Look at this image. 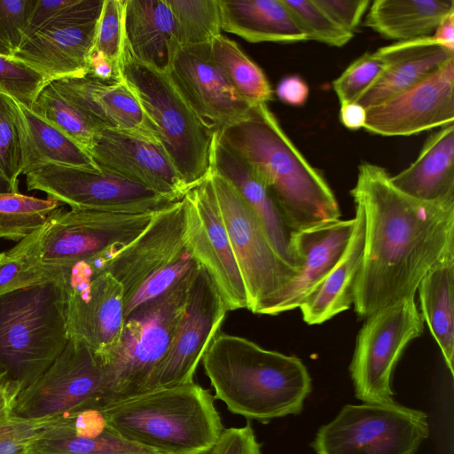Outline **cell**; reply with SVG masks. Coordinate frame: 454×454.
<instances>
[{
    "mask_svg": "<svg viewBox=\"0 0 454 454\" xmlns=\"http://www.w3.org/2000/svg\"><path fill=\"white\" fill-rule=\"evenodd\" d=\"M387 171L358 166L350 190L365 219L364 251L353 304L360 318L414 297L433 265L454 247V202L430 204L398 191Z\"/></svg>",
    "mask_w": 454,
    "mask_h": 454,
    "instance_id": "1",
    "label": "cell"
},
{
    "mask_svg": "<svg viewBox=\"0 0 454 454\" xmlns=\"http://www.w3.org/2000/svg\"><path fill=\"white\" fill-rule=\"evenodd\" d=\"M216 137L263 180L292 232L340 219L328 183L288 137L267 103L254 104L243 121L216 131Z\"/></svg>",
    "mask_w": 454,
    "mask_h": 454,
    "instance_id": "2",
    "label": "cell"
},
{
    "mask_svg": "<svg viewBox=\"0 0 454 454\" xmlns=\"http://www.w3.org/2000/svg\"><path fill=\"white\" fill-rule=\"evenodd\" d=\"M201 360L215 399L231 413L262 424L301 413L311 391V378L300 358L240 336L218 332Z\"/></svg>",
    "mask_w": 454,
    "mask_h": 454,
    "instance_id": "3",
    "label": "cell"
},
{
    "mask_svg": "<svg viewBox=\"0 0 454 454\" xmlns=\"http://www.w3.org/2000/svg\"><path fill=\"white\" fill-rule=\"evenodd\" d=\"M99 410L122 439L155 454H209L224 429L214 395L194 381L148 390Z\"/></svg>",
    "mask_w": 454,
    "mask_h": 454,
    "instance_id": "4",
    "label": "cell"
},
{
    "mask_svg": "<svg viewBox=\"0 0 454 454\" xmlns=\"http://www.w3.org/2000/svg\"><path fill=\"white\" fill-rule=\"evenodd\" d=\"M119 72L187 189L201 184L212 170L216 130L196 114L167 71L136 59L126 42Z\"/></svg>",
    "mask_w": 454,
    "mask_h": 454,
    "instance_id": "5",
    "label": "cell"
},
{
    "mask_svg": "<svg viewBox=\"0 0 454 454\" xmlns=\"http://www.w3.org/2000/svg\"><path fill=\"white\" fill-rule=\"evenodd\" d=\"M68 340L59 279L0 295V369L20 390L49 368Z\"/></svg>",
    "mask_w": 454,
    "mask_h": 454,
    "instance_id": "6",
    "label": "cell"
},
{
    "mask_svg": "<svg viewBox=\"0 0 454 454\" xmlns=\"http://www.w3.org/2000/svg\"><path fill=\"white\" fill-rule=\"evenodd\" d=\"M198 267L164 294L127 315L117 345L104 357L97 356L103 373V406L145 392L172 345Z\"/></svg>",
    "mask_w": 454,
    "mask_h": 454,
    "instance_id": "7",
    "label": "cell"
},
{
    "mask_svg": "<svg viewBox=\"0 0 454 454\" xmlns=\"http://www.w3.org/2000/svg\"><path fill=\"white\" fill-rule=\"evenodd\" d=\"M247 296V309L266 315L298 271L273 248L260 220L239 191L213 168L208 176Z\"/></svg>",
    "mask_w": 454,
    "mask_h": 454,
    "instance_id": "8",
    "label": "cell"
},
{
    "mask_svg": "<svg viewBox=\"0 0 454 454\" xmlns=\"http://www.w3.org/2000/svg\"><path fill=\"white\" fill-rule=\"evenodd\" d=\"M428 435L422 411L395 401L364 403L343 406L311 445L316 454H414Z\"/></svg>",
    "mask_w": 454,
    "mask_h": 454,
    "instance_id": "9",
    "label": "cell"
},
{
    "mask_svg": "<svg viewBox=\"0 0 454 454\" xmlns=\"http://www.w3.org/2000/svg\"><path fill=\"white\" fill-rule=\"evenodd\" d=\"M112 255L108 250L55 268L65 292L68 338L84 342L98 358L117 345L126 318L123 289L104 270Z\"/></svg>",
    "mask_w": 454,
    "mask_h": 454,
    "instance_id": "10",
    "label": "cell"
},
{
    "mask_svg": "<svg viewBox=\"0 0 454 454\" xmlns=\"http://www.w3.org/2000/svg\"><path fill=\"white\" fill-rule=\"evenodd\" d=\"M156 212L126 214L61 207L34 232L38 261L45 268H59L120 249L148 226Z\"/></svg>",
    "mask_w": 454,
    "mask_h": 454,
    "instance_id": "11",
    "label": "cell"
},
{
    "mask_svg": "<svg viewBox=\"0 0 454 454\" xmlns=\"http://www.w3.org/2000/svg\"><path fill=\"white\" fill-rule=\"evenodd\" d=\"M423 329L424 320L414 297L403 299L365 319L349 365L357 399L375 403L394 402L393 370L408 343Z\"/></svg>",
    "mask_w": 454,
    "mask_h": 454,
    "instance_id": "12",
    "label": "cell"
},
{
    "mask_svg": "<svg viewBox=\"0 0 454 454\" xmlns=\"http://www.w3.org/2000/svg\"><path fill=\"white\" fill-rule=\"evenodd\" d=\"M103 405V373L98 358L84 342L69 339L49 368L19 392L11 417L38 419Z\"/></svg>",
    "mask_w": 454,
    "mask_h": 454,
    "instance_id": "13",
    "label": "cell"
},
{
    "mask_svg": "<svg viewBox=\"0 0 454 454\" xmlns=\"http://www.w3.org/2000/svg\"><path fill=\"white\" fill-rule=\"evenodd\" d=\"M28 191H40L70 208L126 214L159 211L172 201L114 172L47 164L26 175Z\"/></svg>",
    "mask_w": 454,
    "mask_h": 454,
    "instance_id": "14",
    "label": "cell"
},
{
    "mask_svg": "<svg viewBox=\"0 0 454 454\" xmlns=\"http://www.w3.org/2000/svg\"><path fill=\"white\" fill-rule=\"evenodd\" d=\"M183 200L186 248L211 276L228 311L247 309L246 288L209 177Z\"/></svg>",
    "mask_w": 454,
    "mask_h": 454,
    "instance_id": "15",
    "label": "cell"
},
{
    "mask_svg": "<svg viewBox=\"0 0 454 454\" xmlns=\"http://www.w3.org/2000/svg\"><path fill=\"white\" fill-rule=\"evenodd\" d=\"M227 311L215 283L200 265L190 284L184 315L172 345L145 392L193 382L199 362L219 332Z\"/></svg>",
    "mask_w": 454,
    "mask_h": 454,
    "instance_id": "16",
    "label": "cell"
},
{
    "mask_svg": "<svg viewBox=\"0 0 454 454\" xmlns=\"http://www.w3.org/2000/svg\"><path fill=\"white\" fill-rule=\"evenodd\" d=\"M454 121V59L434 73L366 109L364 129L384 137L415 135Z\"/></svg>",
    "mask_w": 454,
    "mask_h": 454,
    "instance_id": "17",
    "label": "cell"
},
{
    "mask_svg": "<svg viewBox=\"0 0 454 454\" xmlns=\"http://www.w3.org/2000/svg\"><path fill=\"white\" fill-rule=\"evenodd\" d=\"M208 43L178 46L167 72L196 114L218 131L243 121L254 104L211 60Z\"/></svg>",
    "mask_w": 454,
    "mask_h": 454,
    "instance_id": "18",
    "label": "cell"
},
{
    "mask_svg": "<svg viewBox=\"0 0 454 454\" xmlns=\"http://www.w3.org/2000/svg\"><path fill=\"white\" fill-rule=\"evenodd\" d=\"M184 231L182 199L157 211L148 226L107 261L104 270L121 286L125 305L147 278L187 250Z\"/></svg>",
    "mask_w": 454,
    "mask_h": 454,
    "instance_id": "19",
    "label": "cell"
},
{
    "mask_svg": "<svg viewBox=\"0 0 454 454\" xmlns=\"http://www.w3.org/2000/svg\"><path fill=\"white\" fill-rule=\"evenodd\" d=\"M99 168L114 172L177 201L189 191L160 144L99 129L88 151Z\"/></svg>",
    "mask_w": 454,
    "mask_h": 454,
    "instance_id": "20",
    "label": "cell"
},
{
    "mask_svg": "<svg viewBox=\"0 0 454 454\" xmlns=\"http://www.w3.org/2000/svg\"><path fill=\"white\" fill-rule=\"evenodd\" d=\"M51 83L98 129L127 133L160 144L155 130L121 75L115 81L106 82L86 74Z\"/></svg>",
    "mask_w": 454,
    "mask_h": 454,
    "instance_id": "21",
    "label": "cell"
},
{
    "mask_svg": "<svg viewBox=\"0 0 454 454\" xmlns=\"http://www.w3.org/2000/svg\"><path fill=\"white\" fill-rule=\"evenodd\" d=\"M355 219L338 220L317 228L292 232L291 248L299 271L273 301L266 315L275 316L302 304L342 256Z\"/></svg>",
    "mask_w": 454,
    "mask_h": 454,
    "instance_id": "22",
    "label": "cell"
},
{
    "mask_svg": "<svg viewBox=\"0 0 454 454\" xmlns=\"http://www.w3.org/2000/svg\"><path fill=\"white\" fill-rule=\"evenodd\" d=\"M98 20L41 29L25 41L12 57L37 71L48 83L86 75Z\"/></svg>",
    "mask_w": 454,
    "mask_h": 454,
    "instance_id": "23",
    "label": "cell"
},
{
    "mask_svg": "<svg viewBox=\"0 0 454 454\" xmlns=\"http://www.w3.org/2000/svg\"><path fill=\"white\" fill-rule=\"evenodd\" d=\"M26 454L155 453L128 442L108 425L99 409H89L54 417Z\"/></svg>",
    "mask_w": 454,
    "mask_h": 454,
    "instance_id": "24",
    "label": "cell"
},
{
    "mask_svg": "<svg viewBox=\"0 0 454 454\" xmlns=\"http://www.w3.org/2000/svg\"><path fill=\"white\" fill-rule=\"evenodd\" d=\"M376 51L384 59L385 68L376 82L356 101L366 109L421 82L454 59V51L432 35L400 41Z\"/></svg>",
    "mask_w": 454,
    "mask_h": 454,
    "instance_id": "25",
    "label": "cell"
},
{
    "mask_svg": "<svg viewBox=\"0 0 454 454\" xmlns=\"http://www.w3.org/2000/svg\"><path fill=\"white\" fill-rule=\"evenodd\" d=\"M212 168L231 181L260 220L280 258L299 271L291 248L292 231L263 180L239 154L221 143L215 132L212 153Z\"/></svg>",
    "mask_w": 454,
    "mask_h": 454,
    "instance_id": "26",
    "label": "cell"
},
{
    "mask_svg": "<svg viewBox=\"0 0 454 454\" xmlns=\"http://www.w3.org/2000/svg\"><path fill=\"white\" fill-rule=\"evenodd\" d=\"M406 196L430 204L454 202V123L441 127L425 141L417 159L390 176Z\"/></svg>",
    "mask_w": 454,
    "mask_h": 454,
    "instance_id": "27",
    "label": "cell"
},
{
    "mask_svg": "<svg viewBox=\"0 0 454 454\" xmlns=\"http://www.w3.org/2000/svg\"><path fill=\"white\" fill-rule=\"evenodd\" d=\"M356 206L355 225L348 244L336 265L323 282L302 302L303 321L320 325L348 309L353 304L356 279L361 270L365 239V219Z\"/></svg>",
    "mask_w": 454,
    "mask_h": 454,
    "instance_id": "28",
    "label": "cell"
},
{
    "mask_svg": "<svg viewBox=\"0 0 454 454\" xmlns=\"http://www.w3.org/2000/svg\"><path fill=\"white\" fill-rule=\"evenodd\" d=\"M124 32L136 59L168 71L178 44L166 0H125Z\"/></svg>",
    "mask_w": 454,
    "mask_h": 454,
    "instance_id": "29",
    "label": "cell"
},
{
    "mask_svg": "<svg viewBox=\"0 0 454 454\" xmlns=\"http://www.w3.org/2000/svg\"><path fill=\"white\" fill-rule=\"evenodd\" d=\"M222 30L250 43L308 41L282 0H218Z\"/></svg>",
    "mask_w": 454,
    "mask_h": 454,
    "instance_id": "30",
    "label": "cell"
},
{
    "mask_svg": "<svg viewBox=\"0 0 454 454\" xmlns=\"http://www.w3.org/2000/svg\"><path fill=\"white\" fill-rule=\"evenodd\" d=\"M15 101L22 137L23 175L47 164L100 170L85 149L31 108Z\"/></svg>",
    "mask_w": 454,
    "mask_h": 454,
    "instance_id": "31",
    "label": "cell"
},
{
    "mask_svg": "<svg viewBox=\"0 0 454 454\" xmlns=\"http://www.w3.org/2000/svg\"><path fill=\"white\" fill-rule=\"evenodd\" d=\"M452 11L453 0H375L364 26L387 39L413 40L432 35Z\"/></svg>",
    "mask_w": 454,
    "mask_h": 454,
    "instance_id": "32",
    "label": "cell"
},
{
    "mask_svg": "<svg viewBox=\"0 0 454 454\" xmlns=\"http://www.w3.org/2000/svg\"><path fill=\"white\" fill-rule=\"evenodd\" d=\"M422 318L454 375V247L448 250L420 281Z\"/></svg>",
    "mask_w": 454,
    "mask_h": 454,
    "instance_id": "33",
    "label": "cell"
},
{
    "mask_svg": "<svg viewBox=\"0 0 454 454\" xmlns=\"http://www.w3.org/2000/svg\"><path fill=\"white\" fill-rule=\"evenodd\" d=\"M208 48L211 60L242 98L252 104L272 100L273 90L266 74L235 41L221 34Z\"/></svg>",
    "mask_w": 454,
    "mask_h": 454,
    "instance_id": "34",
    "label": "cell"
},
{
    "mask_svg": "<svg viewBox=\"0 0 454 454\" xmlns=\"http://www.w3.org/2000/svg\"><path fill=\"white\" fill-rule=\"evenodd\" d=\"M63 204L47 197L0 193V239L19 242L43 227Z\"/></svg>",
    "mask_w": 454,
    "mask_h": 454,
    "instance_id": "35",
    "label": "cell"
},
{
    "mask_svg": "<svg viewBox=\"0 0 454 454\" xmlns=\"http://www.w3.org/2000/svg\"><path fill=\"white\" fill-rule=\"evenodd\" d=\"M172 13L178 46L210 43L221 35L218 0H166Z\"/></svg>",
    "mask_w": 454,
    "mask_h": 454,
    "instance_id": "36",
    "label": "cell"
},
{
    "mask_svg": "<svg viewBox=\"0 0 454 454\" xmlns=\"http://www.w3.org/2000/svg\"><path fill=\"white\" fill-rule=\"evenodd\" d=\"M31 109L87 152L92 146L99 129L66 99L51 82L41 90Z\"/></svg>",
    "mask_w": 454,
    "mask_h": 454,
    "instance_id": "37",
    "label": "cell"
},
{
    "mask_svg": "<svg viewBox=\"0 0 454 454\" xmlns=\"http://www.w3.org/2000/svg\"><path fill=\"white\" fill-rule=\"evenodd\" d=\"M51 280L38 261L34 232L0 253V295Z\"/></svg>",
    "mask_w": 454,
    "mask_h": 454,
    "instance_id": "38",
    "label": "cell"
},
{
    "mask_svg": "<svg viewBox=\"0 0 454 454\" xmlns=\"http://www.w3.org/2000/svg\"><path fill=\"white\" fill-rule=\"evenodd\" d=\"M103 4L104 0H36L23 43L46 27L98 20Z\"/></svg>",
    "mask_w": 454,
    "mask_h": 454,
    "instance_id": "39",
    "label": "cell"
},
{
    "mask_svg": "<svg viewBox=\"0 0 454 454\" xmlns=\"http://www.w3.org/2000/svg\"><path fill=\"white\" fill-rule=\"evenodd\" d=\"M23 148L16 101L0 92V169L18 188L23 174Z\"/></svg>",
    "mask_w": 454,
    "mask_h": 454,
    "instance_id": "40",
    "label": "cell"
},
{
    "mask_svg": "<svg viewBox=\"0 0 454 454\" xmlns=\"http://www.w3.org/2000/svg\"><path fill=\"white\" fill-rule=\"evenodd\" d=\"M307 40H314L330 46L340 47L348 43L354 34L339 27L313 0H282Z\"/></svg>",
    "mask_w": 454,
    "mask_h": 454,
    "instance_id": "41",
    "label": "cell"
},
{
    "mask_svg": "<svg viewBox=\"0 0 454 454\" xmlns=\"http://www.w3.org/2000/svg\"><path fill=\"white\" fill-rule=\"evenodd\" d=\"M385 61L377 51L365 52L354 60L333 82V89L340 104L356 102L380 78Z\"/></svg>",
    "mask_w": 454,
    "mask_h": 454,
    "instance_id": "42",
    "label": "cell"
},
{
    "mask_svg": "<svg viewBox=\"0 0 454 454\" xmlns=\"http://www.w3.org/2000/svg\"><path fill=\"white\" fill-rule=\"evenodd\" d=\"M47 83L44 77L29 66L12 56L0 54V92L31 108Z\"/></svg>",
    "mask_w": 454,
    "mask_h": 454,
    "instance_id": "43",
    "label": "cell"
},
{
    "mask_svg": "<svg viewBox=\"0 0 454 454\" xmlns=\"http://www.w3.org/2000/svg\"><path fill=\"white\" fill-rule=\"evenodd\" d=\"M124 10L125 0H104L93 49L118 67L126 42Z\"/></svg>",
    "mask_w": 454,
    "mask_h": 454,
    "instance_id": "44",
    "label": "cell"
},
{
    "mask_svg": "<svg viewBox=\"0 0 454 454\" xmlns=\"http://www.w3.org/2000/svg\"><path fill=\"white\" fill-rule=\"evenodd\" d=\"M187 249L181 256L152 275L126 303V316L159 298L199 266Z\"/></svg>",
    "mask_w": 454,
    "mask_h": 454,
    "instance_id": "45",
    "label": "cell"
},
{
    "mask_svg": "<svg viewBox=\"0 0 454 454\" xmlns=\"http://www.w3.org/2000/svg\"><path fill=\"white\" fill-rule=\"evenodd\" d=\"M35 3L36 0H0V38L12 52L24 41Z\"/></svg>",
    "mask_w": 454,
    "mask_h": 454,
    "instance_id": "46",
    "label": "cell"
},
{
    "mask_svg": "<svg viewBox=\"0 0 454 454\" xmlns=\"http://www.w3.org/2000/svg\"><path fill=\"white\" fill-rule=\"evenodd\" d=\"M54 417L38 419L10 417L1 421L0 454H26L29 444Z\"/></svg>",
    "mask_w": 454,
    "mask_h": 454,
    "instance_id": "47",
    "label": "cell"
},
{
    "mask_svg": "<svg viewBox=\"0 0 454 454\" xmlns=\"http://www.w3.org/2000/svg\"><path fill=\"white\" fill-rule=\"evenodd\" d=\"M339 27L354 34L371 4L369 0H313Z\"/></svg>",
    "mask_w": 454,
    "mask_h": 454,
    "instance_id": "48",
    "label": "cell"
},
{
    "mask_svg": "<svg viewBox=\"0 0 454 454\" xmlns=\"http://www.w3.org/2000/svg\"><path fill=\"white\" fill-rule=\"evenodd\" d=\"M209 454H262L261 443L247 423L242 427L224 428Z\"/></svg>",
    "mask_w": 454,
    "mask_h": 454,
    "instance_id": "49",
    "label": "cell"
},
{
    "mask_svg": "<svg viewBox=\"0 0 454 454\" xmlns=\"http://www.w3.org/2000/svg\"><path fill=\"white\" fill-rule=\"evenodd\" d=\"M278 99L289 106H303L309 94L307 82L297 74H290L283 77L276 88Z\"/></svg>",
    "mask_w": 454,
    "mask_h": 454,
    "instance_id": "50",
    "label": "cell"
},
{
    "mask_svg": "<svg viewBox=\"0 0 454 454\" xmlns=\"http://www.w3.org/2000/svg\"><path fill=\"white\" fill-rule=\"evenodd\" d=\"M88 74L106 82L115 81L121 77L119 67L103 54L96 51H92L90 55Z\"/></svg>",
    "mask_w": 454,
    "mask_h": 454,
    "instance_id": "51",
    "label": "cell"
},
{
    "mask_svg": "<svg viewBox=\"0 0 454 454\" xmlns=\"http://www.w3.org/2000/svg\"><path fill=\"white\" fill-rule=\"evenodd\" d=\"M340 105L339 116L344 127L350 130H357L364 127L366 108L357 102H345Z\"/></svg>",
    "mask_w": 454,
    "mask_h": 454,
    "instance_id": "52",
    "label": "cell"
},
{
    "mask_svg": "<svg viewBox=\"0 0 454 454\" xmlns=\"http://www.w3.org/2000/svg\"><path fill=\"white\" fill-rule=\"evenodd\" d=\"M20 387L9 380L0 385V422L9 419Z\"/></svg>",
    "mask_w": 454,
    "mask_h": 454,
    "instance_id": "53",
    "label": "cell"
},
{
    "mask_svg": "<svg viewBox=\"0 0 454 454\" xmlns=\"http://www.w3.org/2000/svg\"><path fill=\"white\" fill-rule=\"evenodd\" d=\"M432 36L442 46L454 51V11L442 20Z\"/></svg>",
    "mask_w": 454,
    "mask_h": 454,
    "instance_id": "54",
    "label": "cell"
},
{
    "mask_svg": "<svg viewBox=\"0 0 454 454\" xmlns=\"http://www.w3.org/2000/svg\"><path fill=\"white\" fill-rule=\"evenodd\" d=\"M19 192V189L12 185L0 169V193Z\"/></svg>",
    "mask_w": 454,
    "mask_h": 454,
    "instance_id": "55",
    "label": "cell"
},
{
    "mask_svg": "<svg viewBox=\"0 0 454 454\" xmlns=\"http://www.w3.org/2000/svg\"><path fill=\"white\" fill-rule=\"evenodd\" d=\"M12 51L1 38H0V54L5 56H12Z\"/></svg>",
    "mask_w": 454,
    "mask_h": 454,
    "instance_id": "56",
    "label": "cell"
},
{
    "mask_svg": "<svg viewBox=\"0 0 454 454\" xmlns=\"http://www.w3.org/2000/svg\"><path fill=\"white\" fill-rule=\"evenodd\" d=\"M7 380H6V375L5 373L0 369V385H2L4 382H5Z\"/></svg>",
    "mask_w": 454,
    "mask_h": 454,
    "instance_id": "57",
    "label": "cell"
}]
</instances>
